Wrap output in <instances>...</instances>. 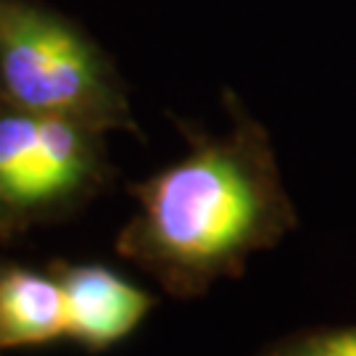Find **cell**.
I'll use <instances>...</instances> for the list:
<instances>
[{
  "mask_svg": "<svg viewBox=\"0 0 356 356\" xmlns=\"http://www.w3.org/2000/svg\"><path fill=\"white\" fill-rule=\"evenodd\" d=\"M261 356H356V325L296 332L269 346Z\"/></svg>",
  "mask_w": 356,
  "mask_h": 356,
  "instance_id": "6",
  "label": "cell"
},
{
  "mask_svg": "<svg viewBox=\"0 0 356 356\" xmlns=\"http://www.w3.org/2000/svg\"><path fill=\"white\" fill-rule=\"evenodd\" d=\"M66 341V293L56 272L0 264V351Z\"/></svg>",
  "mask_w": 356,
  "mask_h": 356,
  "instance_id": "5",
  "label": "cell"
},
{
  "mask_svg": "<svg viewBox=\"0 0 356 356\" xmlns=\"http://www.w3.org/2000/svg\"><path fill=\"white\" fill-rule=\"evenodd\" d=\"M103 135L0 103V225L16 235L88 204L111 175Z\"/></svg>",
  "mask_w": 356,
  "mask_h": 356,
  "instance_id": "3",
  "label": "cell"
},
{
  "mask_svg": "<svg viewBox=\"0 0 356 356\" xmlns=\"http://www.w3.org/2000/svg\"><path fill=\"white\" fill-rule=\"evenodd\" d=\"M8 238H11V232H8V229L3 227V225H0V243L3 241H8Z\"/></svg>",
  "mask_w": 356,
  "mask_h": 356,
  "instance_id": "7",
  "label": "cell"
},
{
  "mask_svg": "<svg viewBox=\"0 0 356 356\" xmlns=\"http://www.w3.org/2000/svg\"><path fill=\"white\" fill-rule=\"evenodd\" d=\"M0 354H3V351H0Z\"/></svg>",
  "mask_w": 356,
  "mask_h": 356,
  "instance_id": "8",
  "label": "cell"
},
{
  "mask_svg": "<svg viewBox=\"0 0 356 356\" xmlns=\"http://www.w3.org/2000/svg\"><path fill=\"white\" fill-rule=\"evenodd\" d=\"M0 103L138 132L124 82L82 26L40 0H0Z\"/></svg>",
  "mask_w": 356,
  "mask_h": 356,
  "instance_id": "2",
  "label": "cell"
},
{
  "mask_svg": "<svg viewBox=\"0 0 356 356\" xmlns=\"http://www.w3.org/2000/svg\"><path fill=\"white\" fill-rule=\"evenodd\" d=\"M225 103L229 127H182L185 156L132 188L138 211L116 238L122 259L182 301L241 277L298 225L267 129L232 92Z\"/></svg>",
  "mask_w": 356,
  "mask_h": 356,
  "instance_id": "1",
  "label": "cell"
},
{
  "mask_svg": "<svg viewBox=\"0 0 356 356\" xmlns=\"http://www.w3.org/2000/svg\"><path fill=\"white\" fill-rule=\"evenodd\" d=\"M51 269L66 293V341L92 354L129 338L156 304L151 293L106 264L53 261Z\"/></svg>",
  "mask_w": 356,
  "mask_h": 356,
  "instance_id": "4",
  "label": "cell"
}]
</instances>
